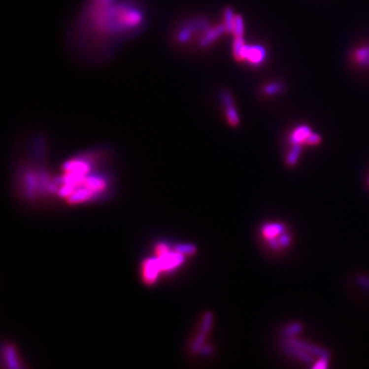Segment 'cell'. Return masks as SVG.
I'll use <instances>...</instances> for the list:
<instances>
[{"mask_svg": "<svg viewBox=\"0 0 369 369\" xmlns=\"http://www.w3.org/2000/svg\"><path fill=\"white\" fill-rule=\"evenodd\" d=\"M161 273V265L157 257L147 258L141 263V279L144 284L153 286Z\"/></svg>", "mask_w": 369, "mask_h": 369, "instance_id": "1", "label": "cell"}, {"mask_svg": "<svg viewBox=\"0 0 369 369\" xmlns=\"http://www.w3.org/2000/svg\"><path fill=\"white\" fill-rule=\"evenodd\" d=\"M267 58V50L261 44H245L240 61H247L252 66H261Z\"/></svg>", "mask_w": 369, "mask_h": 369, "instance_id": "2", "label": "cell"}, {"mask_svg": "<svg viewBox=\"0 0 369 369\" xmlns=\"http://www.w3.org/2000/svg\"><path fill=\"white\" fill-rule=\"evenodd\" d=\"M2 362L5 363V366L8 368H24V364L22 362L21 356L19 354L18 348L16 345L11 342H3L2 349Z\"/></svg>", "mask_w": 369, "mask_h": 369, "instance_id": "3", "label": "cell"}, {"mask_svg": "<svg viewBox=\"0 0 369 369\" xmlns=\"http://www.w3.org/2000/svg\"><path fill=\"white\" fill-rule=\"evenodd\" d=\"M286 342L289 343V345H291V346H295V347H298V348H301L304 351H307L310 354H312L313 356H317V357H319V358H321V357L329 358L330 357V353L327 350H325L321 347L312 345V343L307 342L304 340L296 338L295 336L294 337H286Z\"/></svg>", "mask_w": 369, "mask_h": 369, "instance_id": "4", "label": "cell"}, {"mask_svg": "<svg viewBox=\"0 0 369 369\" xmlns=\"http://www.w3.org/2000/svg\"><path fill=\"white\" fill-rule=\"evenodd\" d=\"M225 32H227L225 24H220L213 28H208L206 31H204L202 37L200 38L199 44L203 47H206L213 43L216 39H219Z\"/></svg>", "mask_w": 369, "mask_h": 369, "instance_id": "5", "label": "cell"}, {"mask_svg": "<svg viewBox=\"0 0 369 369\" xmlns=\"http://www.w3.org/2000/svg\"><path fill=\"white\" fill-rule=\"evenodd\" d=\"M311 133H312V130H311V127L309 125H307V124L299 125L297 129H295L294 131H292V133L289 134L288 142L291 145L302 144V143L306 142V139L308 138V136L310 135Z\"/></svg>", "mask_w": 369, "mask_h": 369, "instance_id": "6", "label": "cell"}, {"mask_svg": "<svg viewBox=\"0 0 369 369\" xmlns=\"http://www.w3.org/2000/svg\"><path fill=\"white\" fill-rule=\"evenodd\" d=\"M261 230L263 236L268 240L270 238L279 237L280 235L283 234L286 230V228L282 223H268L263 225Z\"/></svg>", "mask_w": 369, "mask_h": 369, "instance_id": "7", "label": "cell"}, {"mask_svg": "<svg viewBox=\"0 0 369 369\" xmlns=\"http://www.w3.org/2000/svg\"><path fill=\"white\" fill-rule=\"evenodd\" d=\"M284 350L291 356H294V357H296L297 359L304 362V363H312L313 362V355L310 354L309 352L304 351L301 348H298V347H295V346H291L289 345V343H287L286 341L284 342Z\"/></svg>", "mask_w": 369, "mask_h": 369, "instance_id": "8", "label": "cell"}, {"mask_svg": "<svg viewBox=\"0 0 369 369\" xmlns=\"http://www.w3.org/2000/svg\"><path fill=\"white\" fill-rule=\"evenodd\" d=\"M354 61L360 67H369V44L361 46L355 50Z\"/></svg>", "mask_w": 369, "mask_h": 369, "instance_id": "9", "label": "cell"}, {"mask_svg": "<svg viewBox=\"0 0 369 369\" xmlns=\"http://www.w3.org/2000/svg\"><path fill=\"white\" fill-rule=\"evenodd\" d=\"M302 144H295L290 148L287 157H286V164L288 167H295L300 159V155L302 153Z\"/></svg>", "mask_w": 369, "mask_h": 369, "instance_id": "10", "label": "cell"}, {"mask_svg": "<svg viewBox=\"0 0 369 369\" xmlns=\"http://www.w3.org/2000/svg\"><path fill=\"white\" fill-rule=\"evenodd\" d=\"M304 328V325L302 322H294L285 326L282 330V335L285 337H294L300 335Z\"/></svg>", "mask_w": 369, "mask_h": 369, "instance_id": "11", "label": "cell"}, {"mask_svg": "<svg viewBox=\"0 0 369 369\" xmlns=\"http://www.w3.org/2000/svg\"><path fill=\"white\" fill-rule=\"evenodd\" d=\"M235 16L233 9L231 7H226L224 10V24L227 28V32L232 33L234 31V23H235Z\"/></svg>", "mask_w": 369, "mask_h": 369, "instance_id": "12", "label": "cell"}, {"mask_svg": "<svg viewBox=\"0 0 369 369\" xmlns=\"http://www.w3.org/2000/svg\"><path fill=\"white\" fill-rule=\"evenodd\" d=\"M213 319H214V315L212 312L207 311L203 315L201 325H200V332L204 333V334H209L212 324H213Z\"/></svg>", "mask_w": 369, "mask_h": 369, "instance_id": "13", "label": "cell"}, {"mask_svg": "<svg viewBox=\"0 0 369 369\" xmlns=\"http://www.w3.org/2000/svg\"><path fill=\"white\" fill-rule=\"evenodd\" d=\"M226 116L228 119V122L232 126H238L240 123V117L236 107L233 105H230L226 107Z\"/></svg>", "mask_w": 369, "mask_h": 369, "instance_id": "14", "label": "cell"}, {"mask_svg": "<svg viewBox=\"0 0 369 369\" xmlns=\"http://www.w3.org/2000/svg\"><path fill=\"white\" fill-rule=\"evenodd\" d=\"M284 91V84L282 82H271L265 85L264 94L266 96H276Z\"/></svg>", "mask_w": 369, "mask_h": 369, "instance_id": "15", "label": "cell"}, {"mask_svg": "<svg viewBox=\"0 0 369 369\" xmlns=\"http://www.w3.org/2000/svg\"><path fill=\"white\" fill-rule=\"evenodd\" d=\"M174 250L183 253L186 257H191V256H194V254L198 251V248L194 244L181 243V244H176L174 246Z\"/></svg>", "mask_w": 369, "mask_h": 369, "instance_id": "16", "label": "cell"}, {"mask_svg": "<svg viewBox=\"0 0 369 369\" xmlns=\"http://www.w3.org/2000/svg\"><path fill=\"white\" fill-rule=\"evenodd\" d=\"M244 32H245V26H244L243 17L241 15H236L233 34L235 37H242L244 36Z\"/></svg>", "mask_w": 369, "mask_h": 369, "instance_id": "17", "label": "cell"}, {"mask_svg": "<svg viewBox=\"0 0 369 369\" xmlns=\"http://www.w3.org/2000/svg\"><path fill=\"white\" fill-rule=\"evenodd\" d=\"M244 36L242 37H235L234 42H233V56L237 61H240L241 59V52L245 45Z\"/></svg>", "mask_w": 369, "mask_h": 369, "instance_id": "18", "label": "cell"}, {"mask_svg": "<svg viewBox=\"0 0 369 369\" xmlns=\"http://www.w3.org/2000/svg\"><path fill=\"white\" fill-rule=\"evenodd\" d=\"M356 283L362 289L369 291V277L366 275H358L356 277Z\"/></svg>", "mask_w": 369, "mask_h": 369, "instance_id": "19", "label": "cell"}, {"mask_svg": "<svg viewBox=\"0 0 369 369\" xmlns=\"http://www.w3.org/2000/svg\"><path fill=\"white\" fill-rule=\"evenodd\" d=\"M304 143H306L307 145H310V146L318 145L319 143H321V135L318 134L317 133L312 132Z\"/></svg>", "mask_w": 369, "mask_h": 369, "instance_id": "20", "label": "cell"}, {"mask_svg": "<svg viewBox=\"0 0 369 369\" xmlns=\"http://www.w3.org/2000/svg\"><path fill=\"white\" fill-rule=\"evenodd\" d=\"M327 367H329V358L324 357L319 358V360L311 365L312 369H326Z\"/></svg>", "mask_w": 369, "mask_h": 369, "instance_id": "21", "label": "cell"}, {"mask_svg": "<svg viewBox=\"0 0 369 369\" xmlns=\"http://www.w3.org/2000/svg\"><path fill=\"white\" fill-rule=\"evenodd\" d=\"M221 98H222V101H223V104L228 107L230 105H233L234 101H233V98H232V95L230 92L228 91H223L222 94H221Z\"/></svg>", "mask_w": 369, "mask_h": 369, "instance_id": "22", "label": "cell"}, {"mask_svg": "<svg viewBox=\"0 0 369 369\" xmlns=\"http://www.w3.org/2000/svg\"><path fill=\"white\" fill-rule=\"evenodd\" d=\"M279 242H280V245H281V247H288L291 243V238L288 234H281L279 236Z\"/></svg>", "mask_w": 369, "mask_h": 369, "instance_id": "23", "label": "cell"}, {"mask_svg": "<svg viewBox=\"0 0 369 369\" xmlns=\"http://www.w3.org/2000/svg\"><path fill=\"white\" fill-rule=\"evenodd\" d=\"M267 241H268L269 246H270L273 250H279L280 247H281V245H280V242H279V239H278L277 237L270 238V239H268Z\"/></svg>", "mask_w": 369, "mask_h": 369, "instance_id": "24", "label": "cell"}, {"mask_svg": "<svg viewBox=\"0 0 369 369\" xmlns=\"http://www.w3.org/2000/svg\"><path fill=\"white\" fill-rule=\"evenodd\" d=\"M199 353H201L202 355H204V356H206V357H208V356H211L213 354V350L210 346H208L205 343V345L201 348Z\"/></svg>", "mask_w": 369, "mask_h": 369, "instance_id": "25", "label": "cell"}, {"mask_svg": "<svg viewBox=\"0 0 369 369\" xmlns=\"http://www.w3.org/2000/svg\"><path fill=\"white\" fill-rule=\"evenodd\" d=\"M367 185H368V187H369V179H368V182H367Z\"/></svg>", "mask_w": 369, "mask_h": 369, "instance_id": "26", "label": "cell"}]
</instances>
